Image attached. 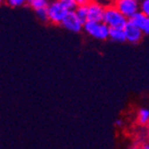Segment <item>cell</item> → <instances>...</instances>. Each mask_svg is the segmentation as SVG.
<instances>
[{"mask_svg": "<svg viewBox=\"0 0 149 149\" xmlns=\"http://www.w3.org/2000/svg\"><path fill=\"white\" fill-rule=\"evenodd\" d=\"M126 17L122 15L121 13L115 8H107L104 10L103 16V23L109 26L111 28H119L124 29L127 24Z\"/></svg>", "mask_w": 149, "mask_h": 149, "instance_id": "1", "label": "cell"}, {"mask_svg": "<svg viewBox=\"0 0 149 149\" xmlns=\"http://www.w3.org/2000/svg\"><path fill=\"white\" fill-rule=\"evenodd\" d=\"M68 13L69 12H67L63 8V5L61 4L60 1L52 2L48 6V17H49V20H51L54 23H62Z\"/></svg>", "mask_w": 149, "mask_h": 149, "instance_id": "2", "label": "cell"}, {"mask_svg": "<svg viewBox=\"0 0 149 149\" xmlns=\"http://www.w3.org/2000/svg\"><path fill=\"white\" fill-rule=\"evenodd\" d=\"M116 8L124 17L130 19L138 13V2L136 0H120Z\"/></svg>", "mask_w": 149, "mask_h": 149, "instance_id": "3", "label": "cell"}, {"mask_svg": "<svg viewBox=\"0 0 149 149\" xmlns=\"http://www.w3.org/2000/svg\"><path fill=\"white\" fill-rule=\"evenodd\" d=\"M62 24L64 25L67 29L71 30V31L78 32L81 29V26L84 24L81 23V21L78 19L76 13L75 12H69L67 14V16L65 17L64 21L62 22Z\"/></svg>", "mask_w": 149, "mask_h": 149, "instance_id": "4", "label": "cell"}, {"mask_svg": "<svg viewBox=\"0 0 149 149\" xmlns=\"http://www.w3.org/2000/svg\"><path fill=\"white\" fill-rule=\"evenodd\" d=\"M104 8L98 3H90L89 5V15L88 21L101 23L103 22V16H104Z\"/></svg>", "mask_w": 149, "mask_h": 149, "instance_id": "5", "label": "cell"}, {"mask_svg": "<svg viewBox=\"0 0 149 149\" xmlns=\"http://www.w3.org/2000/svg\"><path fill=\"white\" fill-rule=\"evenodd\" d=\"M125 36H126V40L132 43H137L141 40L142 38V30L136 25L132 24L130 21H128L124 28Z\"/></svg>", "mask_w": 149, "mask_h": 149, "instance_id": "6", "label": "cell"}, {"mask_svg": "<svg viewBox=\"0 0 149 149\" xmlns=\"http://www.w3.org/2000/svg\"><path fill=\"white\" fill-rule=\"evenodd\" d=\"M93 37L99 39V40H104L107 37H109V26H107L104 23H99L96 31H95Z\"/></svg>", "mask_w": 149, "mask_h": 149, "instance_id": "7", "label": "cell"}, {"mask_svg": "<svg viewBox=\"0 0 149 149\" xmlns=\"http://www.w3.org/2000/svg\"><path fill=\"white\" fill-rule=\"evenodd\" d=\"M147 19H148V17H147L145 14H143V13H137L134 17H132L130 19H129V21L142 30L143 27H144L145 23H146Z\"/></svg>", "mask_w": 149, "mask_h": 149, "instance_id": "8", "label": "cell"}, {"mask_svg": "<svg viewBox=\"0 0 149 149\" xmlns=\"http://www.w3.org/2000/svg\"><path fill=\"white\" fill-rule=\"evenodd\" d=\"M109 37L112 38L114 41H118V42H124V41H126V36H125L124 29L109 27Z\"/></svg>", "mask_w": 149, "mask_h": 149, "instance_id": "9", "label": "cell"}, {"mask_svg": "<svg viewBox=\"0 0 149 149\" xmlns=\"http://www.w3.org/2000/svg\"><path fill=\"white\" fill-rule=\"evenodd\" d=\"M90 5V4H89ZM89 5H85V6H78L75 10L77 17L81 21V23L85 25V23L88 21V15H89Z\"/></svg>", "mask_w": 149, "mask_h": 149, "instance_id": "10", "label": "cell"}, {"mask_svg": "<svg viewBox=\"0 0 149 149\" xmlns=\"http://www.w3.org/2000/svg\"><path fill=\"white\" fill-rule=\"evenodd\" d=\"M60 2L67 12H74V10L78 8L76 0H61Z\"/></svg>", "mask_w": 149, "mask_h": 149, "instance_id": "11", "label": "cell"}, {"mask_svg": "<svg viewBox=\"0 0 149 149\" xmlns=\"http://www.w3.org/2000/svg\"><path fill=\"white\" fill-rule=\"evenodd\" d=\"M98 25H99V23L92 22V21H87L85 23V25H84V27H85V30L88 33H90L91 36H94L95 31H96L97 27H98Z\"/></svg>", "mask_w": 149, "mask_h": 149, "instance_id": "12", "label": "cell"}, {"mask_svg": "<svg viewBox=\"0 0 149 149\" xmlns=\"http://www.w3.org/2000/svg\"><path fill=\"white\" fill-rule=\"evenodd\" d=\"M28 3H29L36 10L49 6V5H48V2L46 1V0H29Z\"/></svg>", "mask_w": 149, "mask_h": 149, "instance_id": "13", "label": "cell"}, {"mask_svg": "<svg viewBox=\"0 0 149 149\" xmlns=\"http://www.w3.org/2000/svg\"><path fill=\"white\" fill-rule=\"evenodd\" d=\"M149 119V111L148 109H140V113H139V121L140 123L142 124H145Z\"/></svg>", "mask_w": 149, "mask_h": 149, "instance_id": "14", "label": "cell"}, {"mask_svg": "<svg viewBox=\"0 0 149 149\" xmlns=\"http://www.w3.org/2000/svg\"><path fill=\"white\" fill-rule=\"evenodd\" d=\"M36 13H37L38 17L40 18L42 21H47L48 19H49V17H48V6L47 8H40V10H37Z\"/></svg>", "mask_w": 149, "mask_h": 149, "instance_id": "15", "label": "cell"}, {"mask_svg": "<svg viewBox=\"0 0 149 149\" xmlns=\"http://www.w3.org/2000/svg\"><path fill=\"white\" fill-rule=\"evenodd\" d=\"M142 10H143V14L147 16L149 18V0H145L142 2Z\"/></svg>", "mask_w": 149, "mask_h": 149, "instance_id": "16", "label": "cell"}, {"mask_svg": "<svg viewBox=\"0 0 149 149\" xmlns=\"http://www.w3.org/2000/svg\"><path fill=\"white\" fill-rule=\"evenodd\" d=\"M8 3L10 6H20V5L24 4V0H10Z\"/></svg>", "mask_w": 149, "mask_h": 149, "instance_id": "17", "label": "cell"}, {"mask_svg": "<svg viewBox=\"0 0 149 149\" xmlns=\"http://www.w3.org/2000/svg\"><path fill=\"white\" fill-rule=\"evenodd\" d=\"M142 31H144L146 35H149V18L147 19V21H146V23H145L144 27H143Z\"/></svg>", "mask_w": 149, "mask_h": 149, "instance_id": "18", "label": "cell"}, {"mask_svg": "<svg viewBox=\"0 0 149 149\" xmlns=\"http://www.w3.org/2000/svg\"><path fill=\"white\" fill-rule=\"evenodd\" d=\"M116 124H117V125H121L122 124L121 120H117V121H116Z\"/></svg>", "mask_w": 149, "mask_h": 149, "instance_id": "19", "label": "cell"}, {"mask_svg": "<svg viewBox=\"0 0 149 149\" xmlns=\"http://www.w3.org/2000/svg\"><path fill=\"white\" fill-rule=\"evenodd\" d=\"M144 149H149V145H145V146H144Z\"/></svg>", "mask_w": 149, "mask_h": 149, "instance_id": "20", "label": "cell"}, {"mask_svg": "<svg viewBox=\"0 0 149 149\" xmlns=\"http://www.w3.org/2000/svg\"><path fill=\"white\" fill-rule=\"evenodd\" d=\"M132 149H140V148H136V147H134V148H132Z\"/></svg>", "mask_w": 149, "mask_h": 149, "instance_id": "21", "label": "cell"}]
</instances>
